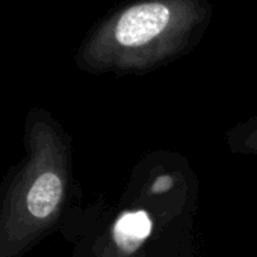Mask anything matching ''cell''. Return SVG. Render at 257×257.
Returning <instances> with one entry per match:
<instances>
[{"label": "cell", "mask_w": 257, "mask_h": 257, "mask_svg": "<svg viewBox=\"0 0 257 257\" xmlns=\"http://www.w3.org/2000/svg\"><path fill=\"white\" fill-rule=\"evenodd\" d=\"M213 17L209 0H141L109 16L82 44L83 70L146 71L192 50Z\"/></svg>", "instance_id": "1"}, {"label": "cell", "mask_w": 257, "mask_h": 257, "mask_svg": "<svg viewBox=\"0 0 257 257\" xmlns=\"http://www.w3.org/2000/svg\"><path fill=\"white\" fill-rule=\"evenodd\" d=\"M152 231V221L146 212H131L122 215L113 227L116 245L125 251L138 248Z\"/></svg>", "instance_id": "2"}, {"label": "cell", "mask_w": 257, "mask_h": 257, "mask_svg": "<svg viewBox=\"0 0 257 257\" xmlns=\"http://www.w3.org/2000/svg\"><path fill=\"white\" fill-rule=\"evenodd\" d=\"M225 141L234 153L257 156V113L231 125L225 134Z\"/></svg>", "instance_id": "3"}]
</instances>
